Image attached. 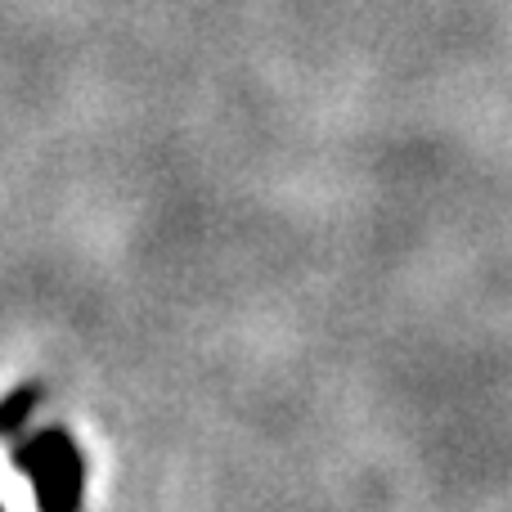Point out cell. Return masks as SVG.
Segmentation results:
<instances>
[{
	"label": "cell",
	"mask_w": 512,
	"mask_h": 512,
	"mask_svg": "<svg viewBox=\"0 0 512 512\" xmlns=\"http://www.w3.org/2000/svg\"><path fill=\"white\" fill-rule=\"evenodd\" d=\"M14 468L32 481L41 512H81V490H86V463L68 432L50 427L36 432L14 450Z\"/></svg>",
	"instance_id": "obj_1"
},
{
	"label": "cell",
	"mask_w": 512,
	"mask_h": 512,
	"mask_svg": "<svg viewBox=\"0 0 512 512\" xmlns=\"http://www.w3.org/2000/svg\"><path fill=\"white\" fill-rule=\"evenodd\" d=\"M32 400H41V391H32V387L14 391V400H9V409H5V427H9V432H14V427L23 423V409L32 405Z\"/></svg>",
	"instance_id": "obj_2"
}]
</instances>
